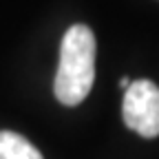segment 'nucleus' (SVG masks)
<instances>
[{"mask_svg": "<svg viewBox=\"0 0 159 159\" xmlns=\"http://www.w3.org/2000/svg\"><path fill=\"white\" fill-rule=\"evenodd\" d=\"M0 159H44V157L27 137L11 130H0Z\"/></svg>", "mask_w": 159, "mask_h": 159, "instance_id": "obj_3", "label": "nucleus"}, {"mask_svg": "<svg viewBox=\"0 0 159 159\" xmlns=\"http://www.w3.org/2000/svg\"><path fill=\"white\" fill-rule=\"evenodd\" d=\"M95 80V35L86 25L66 29L60 44V64L53 91L64 106H77L89 97Z\"/></svg>", "mask_w": 159, "mask_h": 159, "instance_id": "obj_1", "label": "nucleus"}, {"mask_svg": "<svg viewBox=\"0 0 159 159\" xmlns=\"http://www.w3.org/2000/svg\"><path fill=\"white\" fill-rule=\"evenodd\" d=\"M130 84H133V82H130V77H122V80H119V86H122L124 91H126V89H128Z\"/></svg>", "mask_w": 159, "mask_h": 159, "instance_id": "obj_4", "label": "nucleus"}, {"mask_svg": "<svg viewBox=\"0 0 159 159\" xmlns=\"http://www.w3.org/2000/svg\"><path fill=\"white\" fill-rule=\"evenodd\" d=\"M124 124L142 137L159 135V86L150 80H135L122 99Z\"/></svg>", "mask_w": 159, "mask_h": 159, "instance_id": "obj_2", "label": "nucleus"}]
</instances>
